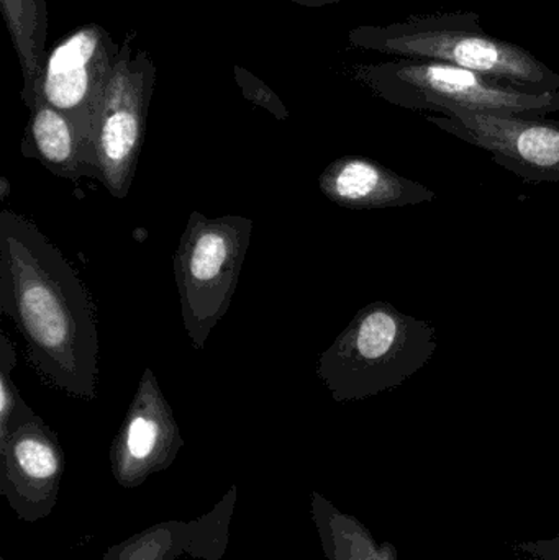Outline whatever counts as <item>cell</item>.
Returning <instances> with one entry per match:
<instances>
[{
	"instance_id": "6da1fadb",
	"label": "cell",
	"mask_w": 559,
	"mask_h": 560,
	"mask_svg": "<svg viewBox=\"0 0 559 560\" xmlns=\"http://www.w3.org/2000/svg\"><path fill=\"white\" fill-rule=\"evenodd\" d=\"M0 312L15 323L30 364L49 385L95 398L98 336L91 293L58 246L7 209L0 212Z\"/></svg>"
},
{
	"instance_id": "7a4b0ae2",
	"label": "cell",
	"mask_w": 559,
	"mask_h": 560,
	"mask_svg": "<svg viewBox=\"0 0 559 560\" xmlns=\"http://www.w3.org/2000/svg\"><path fill=\"white\" fill-rule=\"evenodd\" d=\"M348 45L394 58L458 66L528 94L559 92V74L524 46L489 35L478 12L410 15L387 25H360Z\"/></svg>"
},
{
	"instance_id": "3957f363",
	"label": "cell",
	"mask_w": 559,
	"mask_h": 560,
	"mask_svg": "<svg viewBox=\"0 0 559 560\" xmlns=\"http://www.w3.org/2000/svg\"><path fill=\"white\" fill-rule=\"evenodd\" d=\"M435 328L387 302L363 306L318 358L317 375L337 401L400 387L436 351Z\"/></svg>"
},
{
	"instance_id": "277c9868",
	"label": "cell",
	"mask_w": 559,
	"mask_h": 560,
	"mask_svg": "<svg viewBox=\"0 0 559 560\" xmlns=\"http://www.w3.org/2000/svg\"><path fill=\"white\" fill-rule=\"evenodd\" d=\"M348 74L387 104L442 115L449 108L545 117L559 112V92L528 94L478 72L422 59L354 65Z\"/></svg>"
},
{
	"instance_id": "5b68a950",
	"label": "cell",
	"mask_w": 559,
	"mask_h": 560,
	"mask_svg": "<svg viewBox=\"0 0 559 560\" xmlns=\"http://www.w3.org/2000/svg\"><path fill=\"white\" fill-rule=\"evenodd\" d=\"M252 233L248 217L209 219L190 213L173 268L184 329L196 349H203L217 323L229 312Z\"/></svg>"
},
{
	"instance_id": "8992f818",
	"label": "cell",
	"mask_w": 559,
	"mask_h": 560,
	"mask_svg": "<svg viewBox=\"0 0 559 560\" xmlns=\"http://www.w3.org/2000/svg\"><path fill=\"white\" fill-rule=\"evenodd\" d=\"M156 75L150 52L135 49L128 33L98 104L91 135L95 179L115 199H125L133 184Z\"/></svg>"
},
{
	"instance_id": "52a82bcc",
	"label": "cell",
	"mask_w": 559,
	"mask_h": 560,
	"mask_svg": "<svg viewBox=\"0 0 559 560\" xmlns=\"http://www.w3.org/2000/svg\"><path fill=\"white\" fill-rule=\"evenodd\" d=\"M121 43L97 23L79 26L46 55L35 98L65 114L91 147L92 125L102 95L114 74ZM92 153V151H91Z\"/></svg>"
},
{
	"instance_id": "ba28073f",
	"label": "cell",
	"mask_w": 559,
	"mask_h": 560,
	"mask_svg": "<svg viewBox=\"0 0 559 560\" xmlns=\"http://www.w3.org/2000/svg\"><path fill=\"white\" fill-rule=\"evenodd\" d=\"M427 121L488 151L525 183H559V120L449 108Z\"/></svg>"
},
{
	"instance_id": "9c48e42d",
	"label": "cell",
	"mask_w": 559,
	"mask_h": 560,
	"mask_svg": "<svg viewBox=\"0 0 559 560\" xmlns=\"http://www.w3.org/2000/svg\"><path fill=\"white\" fill-rule=\"evenodd\" d=\"M318 189L330 202L350 210L399 209L433 202L436 194L417 180L364 156H343L325 167Z\"/></svg>"
},
{
	"instance_id": "30bf717a",
	"label": "cell",
	"mask_w": 559,
	"mask_h": 560,
	"mask_svg": "<svg viewBox=\"0 0 559 560\" xmlns=\"http://www.w3.org/2000/svg\"><path fill=\"white\" fill-rule=\"evenodd\" d=\"M22 140V154L62 179L94 177L91 147L79 128L61 112L35 98Z\"/></svg>"
},
{
	"instance_id": "8fae6325",
	"label": "cell",
	"mask_w": 559,
	"mask_h": 560,
	"mask_svg": "<svg viewBox=\"0 0 559 560\" xmlns=\"http://www.w3.org/2000/svg\"><path fill=\"white\" fill-rule=\"evenodd\" d=\"M3 20L22 66L23 104L28 105L45 66L48 9L46 0H0Z\"/></svg>"
},
{
	"instance_id": "7c38bea8",
	"label": "cell",
	"mask_w": 559,
	"mask_h": 560,
	"mask_svg": "<svg viewBox=\"0 0 559 560\" xmlns=\"http://www.w3.org/2000/svg\"><path fill=\"white\" fill-rule=\"evenodd\" d=\"M43 428L25 427L12 443L13 459L23 474L32 479H49L58 470V454L43 436Z\"/></svg>"
},
{
	"instance_id": "4fadbf2b",
	"label": "cell",
	"mask_w": 559,
	"mask_h": 560,
	"mask_svg": "<svg viewBox=\"0 0 559 560\" xmlns=\"http://www.w3.org/2000/svg\"><path fill=\"white\" fill-rule=\"evenodd\" d=\"M235 81L246 101L266 108L269 114L275 115L279 120H288L289 110L282 104L281 98L278 97V94L272 92V89L268 88L261 79L252 74L248 69L243 68V66H235Z\"/></svg>"
},
{
	"instance_id": "5bb4252c",
	"label": "cell",
	"mask_w": 559,
	"mask_h": 560,
	"mask_svg": "<svg viewBox=\"0 0 559 560\" xmlns=\"http://www.w3.org/2000/svg\"><path fill=\"white\" fill-rule=\"evenodd\" d=\"M19 415L32 418L28 407L20 398L19 388L12 378V372L0 371V424L5 433L7 424L12 423Z\"/></svg>"
},
{
	"instance_id": "9a60e30c",
	"label": "cell",
	"mask_w": 559,
	"mask_h": 560,
	"mask_svg": "<svg viewBox=\"0 0 559 560\" xmlns=\"http://www.w3.org/2000/svg\"><path fill=\"white\" fill-rule=\"evenodd\" d=\"M511 549L528 560H559V535L548 539L514 542Z\"/></svg>"
},
{
	"instance_id": "2e32d148",
	"label": "cell",
	"mask_w": 559,
	"mask_h": 560,
	"mask_svg": "<svg viewBox=\"0 0 559 560\" xmlns=\"http://www.w3.org/2000/svg\"><path fill=\"white\" fill-rule=\"evenodd\" d=\"M16 365L15 345L5 331H0V371L13 372Z\"/></svg>"
},
{
	"instance_id": "e0dca14e",
	"label": "cell",
	"mask_w": 559,
	"mask_h": 560,
	"mask_svg": "<svg viewBox=\"0 0 559 560\" xmlns=\"http://www.w3.org/2000/svg\"><path fill=\"white\" fill-rule=\"evenodd\" d=\"M286 2L298 3L302 7H311V9H318V7L331 5V3L341 2V0H286Z\"/></svg>"
},
{
	"instance_id": "ac0fdd59",
	"label": "cell",
	"mask_w": 559,
	"mask_h": 560,
	"mask_svg": "<svg viewBox=\"0 0 559 560\" xmlns=\"http://www.w3.org/2000/svg\"><path fill=\"white\" fill-rule=\"evenodd\" d=\"M10 189L12 187H10L9 179L5 176L0 177V200H5L9 197Z\"/></svg>"
}]
</instances>
